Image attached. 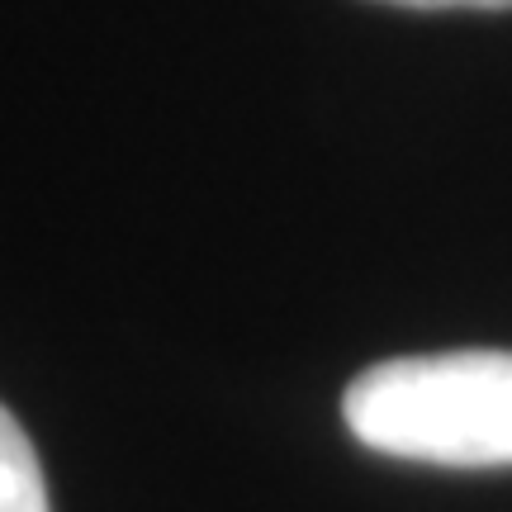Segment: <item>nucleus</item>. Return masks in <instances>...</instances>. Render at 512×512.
<instances>
[{"instance_id":"1","label":"nucleus","mask_w":512,"mask_h":512,"mask_svg":"<svg viewBox=\"0 0 512 512\" xmlns=\"http://www.w3.org/2000/svg\"><path fill=\"white\" fill-rule=\"evenodd\" d=\"M351 437L394 460L494 470L512 465V351L394 356L342 394Z\"/></svg>"},{"instance_id":"2","label":"nucleus","mask_w":512,"mask_h":512,"mask_svg":"<svg viewBox=\"0 0 512 512\" xmlns=\"http://www.w3.org/2000/svg\"><path fill=\"white\" fill-rule=\"evenodd\" d=\"M0 512H48L38 451L5 403H0Z\"/></svg>"},{"instance_id":"3","label":"nucleus","mask_w":512,"mask_h":512,"mask_svg":"<svg viewBox=\"0 0 512 512\" xmlns=\"http://www.w3.org/2000/svg\"><path fill=\"white\" fill-rule=\"evenodd\" d=\"M403 10H512V0H384Z\"/></svg>"}]
</instances>
